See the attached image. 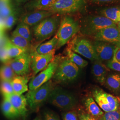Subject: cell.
I'll return each mask as SVG.
<instances>
[{"label":"cell","instance_id":"9","mask_svg":"<svg viewBox=\"0 0 120 120\" xmlns=\"http://www.w3.org/2000/svg\"><path fill=\"white\" fill-rule=\"evenodd\" d=\"M93 98L103 111H114L120 107V100L100 88H95L92 92Z\"/></svg>","mask_w":120,"mask_h":120},{"label":"cell","instance_id":"2","mask_svg":"<svg viewBox=\"0 0 120 120\" xmlns=\"http://www.w3.org/2000/svg\"><path fill=\"white\" fill-rule=\"evenodd\" d=\"M60 20V15L54 14L34 26L33 34L36 41L42 42L54 34L58 29Z\"/></svg>","mask_w":120,"mask_h":120},{"label":"cell","instance_id":"26","mask_svg":"<svg viewBox=\"0 0 120 120\" xmlns=\"http://www.w3.org/2000/svg\"><path fill=\"white\" fill-rule=\"evenodd\" d=\"M13 34L21 36L30 42L33 39V36L30 26L23 22H20L15 30L13 32Z\"/></svg>","mask_w":120,"mask_h":120},{"label":"cell","instance_id":"27","mask_svg":"<svg viewBox=\"0 0 120 120\" xmlns=\"http://www.w3.org/2000/svg\"><path fill=\"white\" fill-rule=\"evenodd\" d=\"M66 53L67 57L69 60L74 64L77 65L79 68H83L88 65V62L83 59L81 56L76 54L69 48L66 49Z\"/></svg>","mask_w":120,"mask_h":120},{"label":"cell","instance_id":"38","mask_svg":"<svg viewBox=\"0 0 120 120\" xmlns=\"http://www.w3.org/2000/svg\"><path fill=\"white\" fill-rule=\"evenodd\" d=\"M92 2L98 4H107L120 3V0H90Z\"/></svg>","mask_w":120,"mask_h":120},{"label":"cell","instance_id":"24","mask_svg":"<svg viewBox=\"0 0 120 120\" xmlns=\"http://www.w3.org/2000/svg\"><path fill=\"white\" fill-rule=\"evenodd\" d=\"M100 13L116 24L120 22V7L105 8L100 11Z\"/></svg>","mask_w":120,"mask_h":120},{"label":"cell","instance_id":"21","mask_svg":"<svg viewBox=\"0 0 120 120\" xmlns=\"http://www.w3.org/2000/svg\"><path fill=\"white\" fill-rule=\"evenodd\" d=\"M58 39L56 34L50 40L39 45L35 49L34 51L39 54H47L54 50H56Z\"/></svg>","mask_w":120,"mask_h":120},{"label":"cell","instance_id":"36","mask_svg":"<svg viewBox=\"0 0 120 120\" xmlns=\"http://www.w3.org/2000/svg\"><path fill=\"white\" fill-rule=\"evenodd\" d=\"M11 60L5 49L4 45L0 48V60L4 63H6Z\"/></svg>","mask_w":120,"mask_h":120},{"label":"cell","instance_id":"17","mask_svg":"<svg viewBox=\"0 0 120 120\" xmlns=\"http://www.w3.org/2000/svg\"><path fill=\"white\" fill-rule=\"evenodd\" d=\"M92 71L95 80L101 85H105V83L108 73L110 71L106 65L99 60L94 61Z\"/></svg>","mask_w":120,"mask_h":120},{"label":"cell","instance_id":"5","mask_svg":"<svg viewBox=\"0 0 120 120\" xmlns=\"http://www.w3.org/2000/svg\"><path fill=\"white\" fill-rule=\"evenodd\" d=\"M116 26V23L104 16H89L83 20L80 31L83 34L93 36L104 28Z\"/></svg>","mask_w":120,"mask_h":120},{"label":"cell","instance_id":"15","mask_svg":"<svg viewBox=\"0 0 120 120\" xmlns=\"http://www.w3.org/2000/svg\"><path fill=\"white\" fill-rule=\"evenodd\" d=\"M54 14L47 10H33L23 13L19 21L29 26H34L44 19Z\"/></svg>","mask_w":120,"mask_h":120},{"label":"cell","instance_id":"7","mask_svg":"<svg viewBox=\"0 0 120 120\" xmlns=\"http://www.w3.org/2000/svg\"><path fill=\"white\" fill-rule=\"evenodd\" d=\"M68 48L86 58L93 61L98 60L93 43L87 39L75 36L69 41Z\"/></svg>","mask_w":120,"mask_h":120},{"label":"cell","instance_id":"37","mask_svg":"<svg viewBox=\"0 0 120 120\" xmlns=\"http://www.w3.org/2000/svg\"><path fill=\"white\" fill-rule=\"evenodd\" d=\"M44 116V120H60L58 116L52 112H45Z\"/></svg>","mask_w":120,"mask_h":120},{"label":"cell","instance_id":"32","mask_svg":"<svg viewBox=\"0 0 120 120\" xmlns=\"http://www.w3.org/2000/svg\"><path fill=\"white\" fill-rule=\"evenodd\" d=\"M99 120H120V108L115 111L104 113Z\"/></svg>","mask_w":120,"mask_h":120},{"label":"cell","instance_id":"22","mask_svg":"<svg viewBox=\"0 0 120 120\" xmlns=\"http://www.w3.org/2000/svg\"><path fill=\"white\" fill-rule=\"evenodd\" d=\"M113 92L117 93L120 91V74L111 73L107 75L105 85Z\"/></svg>","mask_w":120,"mask_h":120},{"label":"cell","instance_id":"42","mask_svg":"<svg viewBox=\"0 0 120 120\" xmlns=\"http://www.w3.org/2000/svg\"><path fill=\"white\" fill-rule=\"evenodd\" d=\"M116 24H117L116 26H117L118 27V28L120 30V22H118V23H117Z\"/></svg>","mask_w":120,"mask_h":120},{"label":"cell","instance_id":"23","mask_svg":"<svg viewBox=\"0 0 120 120\" xmlns=\"http://www.w3.org/2000/svg\"><path fill=\"white\" fill-rule=\"evenodd\" d=\"M4 46L11 59L15 58L28 51L14 45L8 39H5Z\"/></svg>","mask_w":120,"mask_h":120},{"label":"cell","instance_id":"12","mask_svg":"<svg viewBox=\"0 0 120 120\" xmlns=\"http://www.w3.org/2000/svg\"><path fill=\"white\" fill-rule=\"evenodd\" d=\"M56 50L47 54H39L34 50L30 53V68L34 75L45 69L55 56Z\"/></svg>","mask_w":120,"mask_h":120},{"label":"cell","instance_id":"8","mask_svg":"<svg viewBox=\"0 0 120 120\" xmlns=\"http://www.w3.org/2000/svg\"><path fill=\"white\" fill-rule=\"evenodd\" d=\"M64 57L60 55L55 56L45 69L31 80L28 86L30 90H34L50 80Z\"/></svg>","mask_w":120,"mask_h":120},{"label":"cell","instance_id":"35","mask_svg":"<svg viewBox=\"0 0 120 120\" xmlns=\"http://www.w3.org/2000/svg\"><path fill=\"white\" fill-rule=\"evenodd\" d=\"M63 120H79L77 113L74 111L66 112L62 114Z\"/></svg>","mask_w":120,"mask_h":120},{"label":"cell","instance_id":"14","mask_svg":"<svg viewBox=\"0 0 120 120\" xmlns=\"http://www.w3.org/2000/svg\"><path fill=\"white\" fill-rule=\"evenodd\" d=\"M95 41L114 43L120 39V30L117 26H109L98 31L93 36Z\"/></svg>","mask_w":120,"mask_h":120},{"label":"cell","instance_id":"18","mask_svg":"<svg viewBox=\"0 0 120 120\" xmlns=\"http://www.w3.org/2000/svg\"><path fill=\"white\" fill-rule=\"evenodd\" d=\"M56 0H30L26 3L25 8L27 12L33 10H48Z\"/></svg>","mask_w":120,"mask_h":120},{"label":"cell","instance_id":"28","mask_svg":"<svg viewBox=\"0 0 120 120\" xmlns=\"http://www.w3.org/2000/svg\"><path fill=\"white\" fill-rule=\"evenodd\" d=\"M16 74L9 64H5L0 67V79L1 81H12Z\"/></svg>","mask_w":120,"mask_h":120},{"label":"cell","instance_id":"1","mask_svg":"<svg viewBox=\"0 0 120 120\" xmlns=\"http://www.w3.org/2000/svg\"><path fill=\"white\" fill-rule=\"evenodd\" d=\"M80 30V25L72 17L66 15L61 18L60 25L56 34L58 39L56 49L68 43Z\"/></svg>","mask_w":120,"mask_h":120},{"label":"cell","instance_id":"10","mask_svg":"<svg viewBox=\"0 0 120 120\" xmlns=\"http://www.w3.org/2000/svg\"><path fill=\"white\" fill-rule=\"evenodd\" d=\"M86 4V0H56L47 11L54 14H66L81 10Z\"/></svg>","mask_w":120,"mask_h":120},{"label":"cell","instance_id":"3","mask_svg":"<svg viewBox=\"0 0 120 120\" xmlns=\"http://www.w3.org/2000/svg\"><path fill=\"white\" fill-rule=\"evenodd\" d=\"M47 100L52 105L65 110L72 109L77 104V99L73 94L58 87L53 89Z\"/></svg>","mask_w":120,"mask_h":120},{"label":"cell","instance_id":"40","mask_svg":"<svg viewBox=\"0 0 120 120\" xmlns=\"http://www.w3.org/2000/svg\"><path fill=\"white\" fill-rule=\"evenodd\" d=\"M30 0H16V2L17 3L20 4L22 3H27L28 1H29Z\"/></svg>","mask_w":120,"mask_h":120},{"label":"cell","instance_id":"11","mask_svg":"<svg viewBox=\"0 0 120 120\" xmlns=\"http://www.w3.org/2000/svg\"><path fill=\"white\" fill-rule=\"evenodd\" d=\"M30 53L26 52L5 64H9L17 75L26 76L30 72Z\"/></svg>","mask_w":120,"mask_h":120},{"label":"cell","instance_id":"43","mask_svg":"<svg viewBox=\"0 0 120 120\" xmlns=\"http://www.w3.org/2000/svg\"><path fill=\"white\" fill-rule=\"evenodd\" d=\"M34 120H41L38 117H37Z\"/></svg>","mask_w":120,"mask_h":120},{"label":"cell","instance_id":"19","mask_svg":"<svg viewBox=\"0 0 120 120\" xmlns=\"http://www.w3.org/2000/svg\"><path fill=\"white\" fill-rule=\"evenodd\" d=\"M29 81V78L26 76H16L14 77L11 83L13 86L14 94L22 95L29 90V86L27 83Z\"/></svg>","mask_w":120,"mask_h":120},{"label":"cell","instance_id":"20","mask_svg":"<svg viewBox=\"0 0 120 120\" xmlns=\"http://www.w3.org/2000/svg\"><path fill=\"white\" fill-rule=\"evenodd\" d=\"M84 104L87 112L96 119L99 120L104 114V112L99 107L93 98H87L85 100Z\"/></svg>","mask_w":120,"mask_h":120},{"label":"cell","instance_id":"41","mask_svg":"<svg viewBox=\"0 0 120 120\" xmlns=\"http://www.w3.org/2000/svg\"><path fill=\"white\" fill-rule=\"evenodd\" d=\"M116 47L119 48H120V40H119L118 41H117V42L113 44Z\"/></svg>","mask_w":120,"mask_h":120},{"label":"cell","instance_id":"39","mask_svg":"<svg viewBox=\"0 0 120 120\" xmlns=\"http://www.w3.org/2000/svg\"><path fill=\"white\" fill-rule=\"evenodd\" d=\"M113 58L116 61L120 62V48L116 47L114 52Z\"/></svg>","mask_w":120,"mask_h":120},{"label":"cell","instance_id":"29","mask_svg":"<svg viewBox=\"0 0 120 120\" xmlns=\"http://www.w3.org/2000/svg\"><path fill=\"white\" fill-rule=\"evenodd\" d=\"M21 9L16 8L9 16L4 19V28L5 30L10 29L16 22L19 20L22 16H20Z\"/></svg>","mask_w":120,"mask_h":120},{"label":"cell","instance_id":"6","mask_svg":"<svg viewBox=\"0 0 120 120\" xmlns=\"http://www.w3.org/2000/svg\"><path fill=\"white\" fill-rule=\"evenodd\" d=\"M54 85L51 80L34 90H30L26 95L27 104L33 110L37 109L47 100Z\"/></svg>","mask_w":120,"mask_h":120},{"label":"cell","instance_id":"13","mask_svg":"<svg viewBox=\"0 0 120 120\" xmlns=\"http://www.w3.org/2000/svg\"><path fill=\"white\" fill-rule=\"evenodd\" d=\"M93 44L99 60L107 62L112 59L116 47L113 44L95 41Z\"/></svg>","mask_w":120,"mask_h":120},{"label":"cell","instance_id":"33","mask_svg":"<svg viewBox=\"0 0 120 120\" xmlns=\"http://www.w3.org/2000/svg\"><path fill=\"white\" fill-rule=\"evenodd\" d=\"M77 114L79 120H97L87 112L82 109H79Z\"/></svg>","mask_w":120,"mask_h":120},{"label":"cell","instance_id":"30","mask_svg":"<svg viewBox=\"0 0 120 120\" xmlns=\"http://www.w3.org/2000/svg\"><path fill=\"white\" fill-rule=\"evenodd\" d=\"M9 40L14 45L18 47L26 49L27 50H28L30 48V42L26 39L18 35L13 34Z\"/></svg>","mask_w":120,"mask_h":120},{"label":"cell","instance_id":"25","mask_svg":"<svg viewBox=\"0 0 120 120\" xmlns=\"http://www.w3.org/2000/svg\"><path fill=\"white\" fill-rule=\"evenodd\" d=\"M1 109L4 116L9 119H13L20 116L16 109L13 106L9 100L4 98L2 103Z\"/></svg>","mask_w":120,"mask_h":120},{"label":"cell","instance_id":"16","mask_svg":"<svg viewBox=\"0 0 120 120\" xmlns=\"http://www.w3.org/2000/svg\"><path fill=\"white\" fill-rule=\"evenodd\" d=\"M8 99L16 109L20 116L25 118L27 113L26 105L28 104L26 97L23 95H18L13 93L12 94L4 96Z\"/></svg>","mask_w":120,"mask_h":120},{"label":"cell","instance_id":"4","mask_svg":"<svg viewBox=\"0 0 120 120\" xmlns=\"http://www.w3.org/2000/svg\"><path fill=\"white\" fill-rule=\"evenodd\" d=\"M79 73L80 68L67 56H64L60 61L52 77L58 83H67L76 79Z\"/></svg>","mask_w":120,"mask_h":120},{"label":"cell","instance_id":"31","mask_svg":"<svg viewBox=\"0 0 120 120\" xmlns=\"http://www.w3.org/2000/svg\"><path fill=\"white\" fill-rule=\"evenodd\" d=\"M0 90L4 97L14 93L11 81H2L0 85Z\"/></svg>","mask_w":120,"mask_h":120},{"label":"cell","instance_id":"34","mask_svg":"<svg viewBox=\"0 0 120 120\" xmlns=\"http://www.w3.org/2000/svg\"><path fill=\"white\" fill-rule=\"evenodd\" d=\"M106 66L110 69L120 72V62L116 61L113 58L112 60L107 62Z\"/></svg>","mask_w":120,"mask_h":120}]
</instances>
